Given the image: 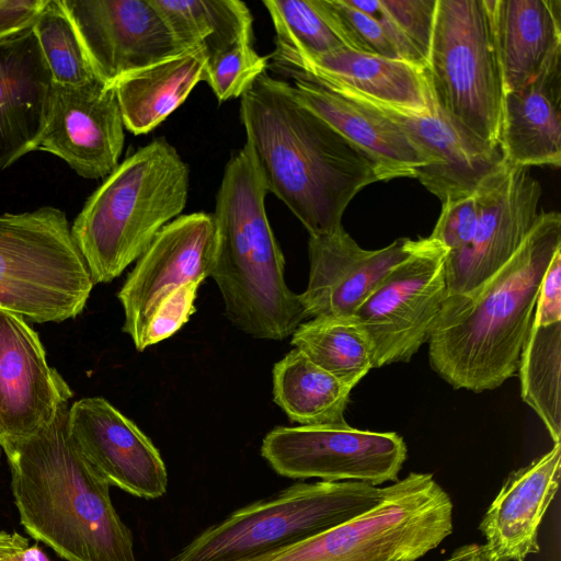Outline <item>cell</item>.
<instances>
[{"label":"cell","instance_id":"cell-2","mask_svg":"<svg viewBox=\"0 0 561 561\" xmlns=\"http://www.w3.org/2000/svg\"><path fill=\"white\" fill-rule=\"evenodd\" d=\"M561 249V215L540 211L512 259L471 291L448 295L428 340L432 368L455 389L493 390L516 375L543 275Z\"/></svg>","mask_w":561,"mask_h":561},{"label":"cell","instance_id":"cell-38","mask_svg":"<svg viewBox=\"0 0 561 561\" xmlns=\"http://www.w3.org/2000/svg\"><path fill=\"white\" fill-rule=\"evenodd\" d=\"M533 322H561V249L554 253L543 275Z\"/></svg>","mask_w":561,"mask_h":561},{"label":"cell","instance_id":"cell-7","mask_svg":"<svg viewBox=\"0 0 561 561\" xmlns=\"http://www.w3.org/2000/svg\"><path fill=\"white\" fill-rule=\"evenodd\" d=\"M93 286L64 210L0 215V310L59 323L83 311Z\"/></svg>","mask_w":561,"mask_h":561},{"label":"cell","instance_id":"cell-42","mask_svg":"<svg viewBox=\"0 0 561 561\" xmlns=\"http://www.w3.org/2000/svg\"><path fill=\"white\" fill-rule=\"evenodd\" d=\"M442 561H488L482 546L467 543L455 549L451 554Z\"/></svg>","mask_w":561,"mask_h":561},{"label":"cell","instance_id":"cell-14","mask_svg":"<svg viewBox=\"0 0 561 561\" xmlns=\"http://www.w3.org/2000/svg\"><path fill=\"white\" fill-rule=\"evenodd\" d=\"M95 77L123 76L181 49L151 0H60Z\"/></svg>","mask_w":561,"mask_h":561},{"label":"cell","instance_id":"cell-3","mask_svg":"<svg viewBox=\"0 0 561 561\" xmlns=\"http://www.w3.org/2000/svg\"><path fill=\"white\" fill-rule=\"evenodd\" d=\"M68 404L35 434L1 446L25 531L67 561H137L110 484L72 443Z\"/></svg>","mask_w":561,"mask_h":561},{"label":"cell","instance_id":"cell-8","mask_svg":"<svg viewBox=\"0 0 561 561\" xmlns=\"http://www.w3.org/2000/svg\"><path fill=\"white\" fill-rule=\"evenodd\" d=\"M387 486L299 482L205 528L171 561H238L312 537L377 505Z\"/></svg>","mask_w":561,"mask_h":561},{"label":"cell","instance_id":"cell-31","mask_svg":"<svg viewBox=\"0 0 561 561\" xmlns=\"http://www.w3.org/2000/svg\"><path fill=\"white\" fill-rule=\"evenodd\" d=\"M275 30V46L306 57L346 47L322 0H264Z\"/></svg>","mask_w":561,"mask_h":561},{"label":"cell","instance_id":"cell-25","mask_svg":"<svg viewBox=\"0 0 561 561\" xmlns=\"http://www.w3.org/2000/svg\"><path fill=\"white\" fill-rule=\"evenodd\" d=\"M560 61L529 84L504 93L500 148L511 165H561Z\"/></svg>","mask_w":561,"mask_h":561},{"label":"cell","instance_id":"cell-10","mask_svg":"<svg viewBox=\"0 0 561 561\" xmlns=\"http://www.w3.org/2000/svg\"><path fill=\"white\" fill-rule=\"evenodd\" d=\"M447 254L438 241L417 239L352 316L369 345L373 368L408 363L428 342L448 296Z\"/></svg>","mask_w":561,"mask_h":561},{"label":"cell","instance_id":"cell-34","mask_svg":"<svg viewBox=\"0 0 561 561\" xmlns=\"http://www.w3.org/2000/svg\"><path fill=\"white\" fill-rule=\"evenodd\" d=\"M322 3L346 47L375 56L401 59L371 16L352 7L347 0H322Z\"/></svg>","mask_w":561,"mask_h":561},{"label":"cell","instance_id":"cell-33","mask_svg":"<svg viewBox=\"0 0 561 561\" xmlns=\"http://www.w3.org/2000/svg\"><path fill=\"white\" fill-rule=\"evenodd\" d=\"M270 56L259 55L252 35H245L222 50L207 56L205 80L218 102L241 98L266 72Z\"/></svg>","mask_w":561,"mask_h":561},{"label":"cell","instance_id":"cell-23","mask_svg":"<svg viewBox=\"0 0 561 561\" xmlns=\"http://www.w3.org/2000/svg\"><path fill=\"white\" fill-rule=\"evenodd\" d=\"M290 91L301 105L370 154L387 180L416 178L431 164L394 122L362 99L307 78H294Z\"/></svg>","mask_w":561,"mask_h":561},{"label":"cell","instance_id":"cell-26","mask_svg":"<svg viewBox=\"0 0 561 561\" xmlns=\"http://www.w3.org/2000/svg\"><path fill=\"white\" fill-rule=\"evenodd\" d=\"M206 64V49L194 47L119 78L113 88L124 127L145 135L159 126L205 80Z\"/></svg>","mask_w":561,"mask_h":561},{"label":"cell","instance_id":"cell-41","mask_svg":"<svg viewBox=\"0 0 561 561\" xmlns=\"http://www.w3.org/2000/svg\"><path fill=\"white\" fill-rule=\"evenodd\" d=\"M0 561H49L36 546L19 533L0 530Z\"/></svg>","mask_w":561,"mask_h":561},{"label":"cell","instance_id":"cell-39","mask_svg":"<svg viewBox=\"0 0 561 561\" xmlns=\"http://www.w3.org/2000/svg\"><path fill=\"white\" fill-rule=\"evenodd\" d=\"M347 2L371 16L378 23L402 60L425 69V61L402 34L380 0H347Z\"/></svg>","mask_w":561,"mask_h":561},{"label":"cell","instance_id":"cell-37","mask_svg":"<svg viewBox=\"0 0 561 561\" xmlns=\"http://www.w3.org/2000/svg\"><path fill=\"white\" fill-rule=\"evenodd\" d=\"M198 287L197 283L184 285L164 299L148 323L138 351L170 337L188 321L195 311Z\"/></svg>","mask_w":561,"mask_h":561},{"label":"cell","instance_id":"cell-27","mask_svg":"<svg viewBox=\"0 0 561 561\" xmlns=\"http://www.w3.org/2000/svg\"><path fill=\"white\" fill-rule=\"evenodd\" d=\"M351 390L296 347L273 368L274 402L302 426L347 424Z\"/></svg>","mask_w":561,"mask_h":561},{"label":"cell","instance_id":"cell-11","mask_svg":"<svg viewBox=\"0 0 561 561\" xmlns=\"http://www.w3.org/2000/svg\"><path fill=\"white\" fill-rule=\"evenodd\" d=\"M407 454L397 433L362 431L348 424L277 426L261 446L262 457L279 476L375 486L399 479Z\"/></svg>","mask_w":561,"mask_h":561},{"label":"cell","instance_id":"cell-20","mask_svg":"<svg viewBox=\"0 0 561 561\" xmlns=\"http://www.w3.org/2000/svg\"><path fill=\"white\" fill-rule=\"evenodd\" d=\"M270 60L280 75L293 79H311L381 103L414 111H426L432 104L424 69L402 59L365 54L348 47L318 57H306L275 46Z\"/></svg>","mask_w":561,"mask_h":561},{"label":"cell","instance_id":"cell-6","mask_svg":"<svg viewBox=\"0 0 561 561\" xmlns=\"http://www.w3.org/2000/svg\"><path fill=\"white\" fill-rule=\"evenodd\" d=\"M454 530V504L432 473L387 485L370 510L312 537L238 561H417Z\"/></svg>","mask_w":561,"mask_h":561},{"label":"cell","instance_id":"cell-18","mask_svg":"<svg viewBox=\"0 0 561 561\" xmlns=\"http://www.w3.org/2000/svg\"><path fill=\"white\" fill-rule=\"evenodd\" d=\"M72 397L38 333L23 317L0 310V447L48 425Z\"/></svg>","mask_w":561,"mask_h":561},{"label":"cell","instance_id":"cell-1","mask_svg":"<svg viewBox=\"0 0 561 561\" xmlns=\"http://www.w3.org/2000/svg\"><path fill=\"white\" fill-rule=\"evenodd\" d=\"M240 119L267 192L309 236L342 227L354 196L388 181L370 154L301 105L285 80L260 76L241 96Z\"/></svg>","mask_w":561,"mask_h":561},{"label":"cell","instance_id":"cell-4","mask_svg":"<svg viewBox=\"0 0 561 561\" xmlns=\"http://www.w3.org/2000/svg\"><path fill=\"white\" fill-rule=\"evenodd\" d=\"M267 193L244 144L227 162L216 195L217 251L210 276L232 324L256 339L284 340L308 317L285 282L284 255L265 210Z\"/></svg>","mask_w":561,"mask_h":561},{"label":"cell","instance_id":"cell-21","mask_svg":"<svg viewBox=\"0 0 561 561\" xmlns=\"http://www.w3.org/2000/svg\"><path fill=\"white\" fill-rule=\"evenodd\" d=\"M560 460L556 443L506 477L479 524L488 561H525L540 551L539 527L558 491Z\"/></svg>","mask_w":561,"mask_h":561},{"label":"cell","instance_id":"cell-28","mask_svg":"<svg viewBox=\"0 0 561 561\" xmlns=\"http://www.w3.org/2000/svg\"><path fill=\"white\" fill-rule=\"evenodd\" d=\"M179 47L214 55L252 33V14L239 0H151Z\"/></svg>","mask_w":561,"mask_h":561},{"label":"cell","instance_id":"cell-17","mask_svg":"<svg viewBox=\"0 0 561 561\" xmlns=\"http://www.w3.org/2000/svg\"><path fill=\"white\" fill-rule=\"evenodd\" d=\"M67 431L81 455L110 485L146 500L165 494L168 471L159 450L106 399L75 401L68 409Z\"/></svg>","mask_w":561,"mask_h":561},{"label":"cell","instance_id":"cell-24","mask_svg":"<svg viewBox=\"0 0 561 561\" xmlns=\"http://www.w3.org/2000/svg\"><path fill=\"white\" fill-rule=\"evenodd\" d=\"M504 93L520 89L561 60L560 0H485Z\"/></svg>","mask_w":561,"mask_h":561},{"label":"cell","instance_id":"cell-19","mask_svg":"<svg viewBox=\"0 0 561 561\" xmlns=\"http://www.w3.org/2000/svg\"><path fill=\"white\" fill-rule=\"evenodd\" d=\"M416 240L400 238L365 250L344 230L309 236V280L299 295L308 318H350L383 277L409 256Z\"/></svg>","mask_w":561,"mask_h":561},{"label":"cell","instance_id":"cell-13","mask_svg":"<svg viewBox=\"0 0 561 561\" xmlns=\"http://www.w3.org/2000/svg\"><path fill=\"white\" fill-rule=\"evenodd\" d=\"M216 251L213 214L181 215L159 231L117 293L125 314L123 331L136 348L164 299L178 288L210 276Z\"/></svg>","mask_w":561,"mask_h":561},{"label":"cell","instance_id":"cell-30","mask_svg":"<svg viewBox=\"0 0 561 561\" xmlns=\"http://www.w3.org/2000/svg\"><path fill=\"white\" fill-rule=\"evenodd\" d=\"M291 336L296 348L352 389L373 368L367 340L352 317L312 318Z\"/></svg>","mask_w":561,"mask_h":561},{"label":"cell","instance_id":"cell-36","mask_svg":"<svg viewBox=\"0 0 561 561\" xmlns=\"http://www.w3.org/2000/svg\"><path fill=\"white\" fill-rule=\"evenodd\" d=\"M479 217L477 193L442 204V211L430 238L443 244L448 253L465 248L473 237Z\"/></svg>","mask_w":561,"mask_h":561},{"label":"cell","instance_id":"cell-12","mask_svg":"<svg viewBox=\"0 0 561 561\" xmlns=\"http://www.w3.org/2000/svg\"><path fill=\"white\" fill-rule=\"evenodd\" d=\"M476 193L479 217L473 237L445 260L448 295L473 290L505 265L540 214L541 185L526 167L506 163Z\"/></svg>","mask_w":561,"mask_h":561},{"label":"cell","instance_id":"cell-16","mask_svg":"<svg viewBox=\"0 0 561 561\" xmlns=\"http://www.w3.org/2000/svg\"><path fill=\"white\" fill-rule=\"evenodd\" d=\"M124 129L113 85L99 79L81 85L53 83L37 150L62 159L84 179L106 178L119 163Z\"/></svg>","mask_w":561,"mask_h":561},{"label":"cell","instance_id":"cell-22","mask_svg":"<svg viewBox=\"0 0 561 561\" xmlns=\"http://www.w3.org/2000/svg\"><path fill=\"white\" fill-rule=\"evenodd\" d=\"M51 89L32 27L0 41V173L37 150Z\"/></svg>","mask_w":561,"mask_h":561},{"label":"cell","instance_id":"cell-9","mask_svg":"<svg viewBox=\"0 0 561 561\" xmlns=\"http://www.w3.org/2000/svg\"><path fill=\"white\" fill-rule=\"evenodd\" d=\"M424 71L448 116L500 146L504 87L485 0H437Z\"/></svg>","mask_w":561,"mask_h":561},{"label":"cell","instance_id":"cell-40","mask_svg":"<svg viewBox=\"0 0 561 561\" xmlns=\"http://www.w3.org/2000/svg\"><path fill=\"white\" fill-rule=\"evenodd\" d=\"M48 0H0V41L32 27Z\"/></svg>","mask_w":561,"mask_h":561},{"label":"cell","instance_id":"cell-15","mask_svg":"<svg viewBox=\"0 0 561 561\" xmlns=\"http://www.w3.org/2000/svg\"><path fill=\"white\" fill-rule=\"evenodd\" d=\"M334 90L367 102L407 134L431 162L419 170L415 179L442 204L474 194L486 179L507 163L500 146L482 140L455 122L439 107L433 94L428 110L414 111L348 90Z\"/></svg>","mask_w":561,"mask_h":561},{"label":"cell","instance_id":"cell-29","mask_svg":"<svg viewBox=\"0 0 561 561\" xmlns=\"http://www.w3.org/2000/svg\"><path fill=\"white\" fill-rule=\"evenodd\" d=\"M561 322H533L519 364L520 394L539 416L553 443L561 438Z\"/></svg>","mask_w":561,"mask_h":561},{"label":"cell","instance_id":"cell-35","mask_svg":"<svg viewBox=\"0 0 561 561\" xmlns=\"http://www.w3.org/2000/svg\"><path fill=\"white\" fill-rule=\"evenodd\" d=\"M380 1L402 34L427 65L437 0Z\"/></svg>","mask_w":561,"mask_h":561},{"label":"cell","instance_id":"cell-32","mask_svg":"<svg viewBox=\"0 0 561 561\" xmlns=\"http://www.w3.org/2000/svg\"><path fill=\"white\" fill-rule=\"evenodd\" d=\"M32 30L53 83L81 85L98 79L60 0H48Z\"/></svg>","mask_w":561,"mask_h":561},{"label":"cell","instance_id":"cell-5","mask_svg":"<svg viewBox=\"0 0 561 561\" xmlns=\"http://www.w3.org/2000/svg\"><path fill=\"white\" fill-rule=\"evenodd\" d=\"M188 190L190 168L164 137L118 163L70 226L94 285L112 282L144 254L181 216Z\"/></svg>","mask_w":561,"mask_h":561}]
</instances>
